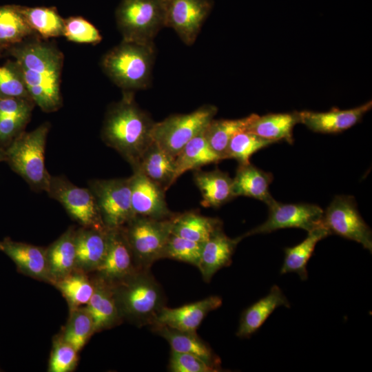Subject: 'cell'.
<instances>
[{"instance_id": "cell-1", "label": "cell", "mask_w": 372, "mask_h": 372, "mask_svg": "<svg viewBox=\"0 0 372 372\" xmlns=\"http://www.w3.org/2000/svg\"><path fill=\"white\" fill-rule=\"evenodd\" d=\"M19 64L32 99L43 112L51 113L63 105L61 93L62 52L37 35L6 50Z\"/></svg>"}, {"instance_id": "cell-2", "label": "cell", "mask_w": 372, "mask_h": 372, "mask_svg": "<svg viewBox=\"0 0 372 372\" xmlns=\"http://www.w3.org/2000/svg\"><path fill=\"white\" fill-rule=\"evenodd\" d=\"M156 122L136 103L134 92L123 91L122 99L110 105L101 129V138L116 151L133 171L154 142L152 131Z\"/></svg>"}, {"instance_id": "cell-3", "label": "cell", "mask_w": 372, "mask_h": 372, "mask_svg": "<svg viewBox=\"0 0 372 372\" xmlns=\"http://www.w3.org/2000/svg\"><path fill=\"white\" fill-rule=\"evenodd\" d=\"M154 44L122 41L102 58L101 68L123 91L149 87L155 60Z\"/></svg>"}, {"instance_id": "cell-4", "label": "cell", "mask_w": 372, "mask_h": 372, "mask_svg": "<svg viewBox=\"0 0 372 372\" xmlns=\"http://www.w3.org/2000/svg\"><path fill=\"white\" fill-rule=\"evenodd\" d=\"M50 124L45 122L23 132L5 148L6 160L35 192H47L51 174L45 166V150Z\"/></svg>"}, {"instance_id": "cell-5", "label": "cell", "mask_w": 372, "mask_h": 372, "mask_svg": "<svg viewBox=\"0 0 372 372\" xmlns=\"http://www.w3.org/2000/svg\"><path fill=\"white\" fill-rule=\"evenodd\" d=\"M121 317L141 325L152 324L164 307V294L147 269L137 270L130 277L112 285Z\"/></svg>"}, {"instance_id": "cell-6", "label": "cell", "mask_w": 372, "mask_h": 372, "mask_svg": "<svg viewBox=\"0 0 372 372\" xmlns=\"http://www.w3.org/2000/svg\"><path fill=\"white\" fill-rule=\"evenodd\" d=\"M115 17L123 41L154 44L165 27V0H121Z\"/></svg>"}, {"instance_id": "cell-7", "label": "cell", "mask_w": 372, "mask_h": 372, "mask_svg": "<svg viewBox=\"0 0 372 372\" xmlns=\"http://www.w3.org/2000/svg\"><path fill=\"white\" fill-rule=\"evenodd\" d=\"M217 111L215 105L205 104L190 113L170 115L155 123L153 141L175 158L191 139L205 131Z\"/></svg>"}, {"instance_id": "cell-8", "label": "cell", "mask_w": 372, "mask_h": 372, "mask_svg": "<svg viewBox=\"0 0 372 372\" xmlns=\"http://www.w3.org/2000/svg\"><path fill=\"white\" fill-rule=\"evenodd\" d=\"M171 218L158 220L136 215L122 227L139 269H147L156 260L163 258L171 234Z\"/></svg>"}, {"instance_id": "cell-9", "label": "cell", "mask_w": 372, "mask_h": 372, "mask_svg": "<svg viewBox=\"0 0 372 372\" xmlns=\"http://www.w3.org/2000/svg\"><path fill=\"white\" fill-rule=\"evenodd\" d=\"M88 188L96 200L107 229L123 227L134 216L131 201V178L91 179Z\"/></svg>"}, {"instance_id": "cell-10", "label": "cell", "mask_w": 372, "mask_h": 372, "mask_svg": "<svg viewBox=\"0 0 372 372\" xmlns=\"http://www.w3.org/2000/svg\"><path fill=\"white\" fill-rule=\"evenodd\" d=\"M48 196L58 201L70 216L82 227L107 229L105 227L95 197L88 187H80L64 176L51 175Z\"/></svg>"}, {"instance_id": "cell-11", "label": "cell", "mask_w": 372, "mask_h": 372, "mask_svg": "<svg viewBox=\"0 0 372 372\" xmlns=\"http://www.w3.org/2000/svg\"><path fill=\"white\" fill-rule=\"evenodd\" d=\"M322 221L331 234L355 241L372 251L371 229L360 216L353 196H335L324 211Z\"/></svg>"}, {"instance_id": "cell-12", "label": "cell", "mask_w": 372, "mask_h": 372, "mask_svg": "<svg viewBox=\"0 0 372 372\" xmlns=\"http://www.w3.org/2000/svg\"><path fill=\"white\" fill-rule=\"evenodd\" d=\"M268 207L267 220L241 236L242 238L284 228H300L308 232L323 224L324 211L316 205L283 204L275 200Z\"/></svg>"}, {"instance_id": "cell-13", "label": "cell", "mask_w": 372, "mask_h": 372, "mask_svg": "<svg viewBox=\"0 0 372 372\" xmlns=\"http://www.w3.org/2000/svg\"><path fill=\"white\" fill-rule=\"evenodd\" d=\"M212 8L211 0H165V27L187 45L196 40Z\"/></svg>"}, {"instance_id": "cell-14", "label": "cell", "mask_w": 372, "mask_h": 372, "mask_svg": "<svg viewBox=\"0 0 372 372\" xmlns=\"http://www.w3.org/2000/svg\"><path fill=\"white\" fill-rule=\"evenodd\" d=\"M133 255L122 227L107 229L105 257L96 269L99 277L114 285L130 277L137 270Z\"/></svg>"}, {"instance_id": "cell-15", "label": "cell", "mask_w": 372, "mask_h": 372, "mask_svg": "<svg viewBox=\"0 0 372 372\" xmlns=\"http://www.w3.org/2000/svg\"><path fill=\"white\" fill-rule=\"evenodd\" d=\"M131 178V201L136 216L154 219H169L174 216L167 207L165 191L139 171Z\"/></svg>"}, {"instance_id": "cell-16", "label": "cell", "mask_w": 372, "mask_h": 372, "mask_svg": "<svg viewBox=\"0 0 372 372\" xmlns=\"http://www.w3.org/2000/svg\"><path fill=\"white\" fill-rule=\"evenodd\" d=\"M221 304V298L211 296L180 307L167 308L164 306L152 325H164L181 331L196 332L205 316Z\"/></svg>"}, {"instance_id": "cell-17", "label": "cell", "mask_w": 372, "mask_h": 372, "mask_svg": "<svg viewBox=\"0 0 372 372\" xmlns=\"http://www.w3.org/2000/svg\"><path fill=\"white\" fill-rule=\"evenodd\" d=\"M372 107L370 101L359 107L341 110L333 108L328 112H299L300 123L315 132L333 134L342 132L359 123Z\"/></svg>"}, {"instance_id": "cell-18", "label": "cell", "mask_w": 372, "mask_h": 372, "mask_svg": "<svg viewBox=\"0 0 372 372\" xmlns=\"http://www.w3.org/2000/svg\"><path fill=\"white\" fill-rule=\"evenodd\" d=\"M0 251L7 255L23 273L52 283L46 249L7 237L0 241Z\"/></svg>"}, {"instance_id": "cell-19", "label": "cell", "mask_w": 372, "mask_h": 372, "mask_svg": "<svg viewBox=\"0 0 372 372\" xmlns=\"http://www.w3.org/2000/svg\"><path fill=\"white\" fill-rule=\"evenodd\" d=\"M242 236L228 237L219 229L203 243L198 268L205 281L209 282L220 269L229 266L238 243Z\"/></svg>"}, {"instance_id": "cell-20", "label": "cell", "mask_w": 372, "mask_h": 372, "mask_svg": "<svg viewBox=\"0 0 372 372\" xmlns=\"http://www.w3.org/2000/svg\"><path fill=\"white\" fill-rule=\"evenodd\" d=\"M107 244V229L82 227L76 230V269L96 271L105 257Z\"/></svg>"}, {"instance_id": "cell-21", "label": "cell", "mask_w": 372, "mask_h": 372, "mask_svg": "<svg viewBox=\"0 0 372 372\" xmlns=\"http://www.w3.org/2000/svg\"><path fill=\"white\" fill-rule=\"evenodd\" d=\"M94 292L86 309L94 323V332L109 329L121 319L112 284L99 277L94 282Z\"/></svg>"}, {"instance_id": "cell-22", "label": "cell", "mask_w": 372, "mask_h": 372, "mask_svg": "<svg viewBox=\"0 0 372 372\" xmlns=\"http://www.w3.org/2000/svg\"><path fill=\"white\" fill-rule=\"evenodd\" d=\"M280 306L289 308L290 303L278 285L269 293L246 309L241 315L236 335L247 338L256 333L272 312Z\"/></svg>"}, {"instance_id": "cell-23", "label": "cell", "mask_w": 372, "mask_h": 372, "mask_svg": "<svg viewBox=\"0 0 372 372\" xmlns=\"http://www.w3.org/2000/svg\"><path fill=\"white\" fill-rule=\"evenodd\" d=\"M194 181L201 194L200 204L205 207L217 208L235 198L233 178L218 169L209 172L196 169Z\"/></svg>"}, {"instance_id": "cell-24", "label": "cell", "mask_w": 372, "mask_h": 372, "mask_svg": "<svg viewBox=\"0 0 372 372\" xmlns=\"http://www.w3.org/2000/svg\"><path fill=\"white\" fill-rule=\"evenodd\" d=\"M273 180L271 173L266 172L250 163L239 165L233 178L234 197L247 196L260 200L269 206L275 199L269 187Z\"/></svg>"}, {"instance_id": "cell-25", "label": "cell", "mask_w": 372, "mask_h": 372, "mask_svg": "<svg viewBox=\"0 0 372 372\" xmlns=\"http://www.w3.org/2000/svg\"><path fill=\"white\" fill-rule=\"evenodd\" d=\"M154 327V331L167 341L172 351L196 355L218 371H220L219 358L198 336L196 332L181 331L164 325Z\"/></svg>"}, {"instance_id": "cell-26", "label": "cell", "mask_w": 372, "mask_h": 372, "mask_svg": "<svg viewBox=\"0 0 372 372\" xmlns=\"http://www.w3.org/2000/svg\"><path fill=\"white\" fill-rule=\"evenodd\" d=\"M165 192L175 183V158L153 142L143 153L137 169Z\"/></svg>"}, {"instance_id": "cell-27", "label": "cell", "mask_w": 372, "mask_h": 372, "mask_svg": "<svg viewBox=\"0 0 372 372\" xmlns=\"http://www.w3.org/2000/svg\"><path fill=\"white\" fill-rule=\"evenodd\" d=\"M75 234L76 229L70 227L46 249L52 284L76 269Z\"/></svg>"}, {"instance_id": "cell-28", "label": "cell", "mask_w": 372, "mask_h": 372, "mask_svg": "<svg viewBox=\"0 0 372 372\" xmlns=\"http://www.w3.org/2000/svg\"><path fill=\"white\" fill-rule=\"evenodd\" d=\"M324 224L308 231L307 238L298 245L285 249V258L280 269L281 275L294 272L302 280L308 278L307 265L313 254L316 244L331 235Z\"/></svg>"}, {"instance_id": "cell-29", "label": "cell", "mask_w": 372, "mask_h": 372, "mask_svg": "<svg viewBox=\"0 0 372 372\" xmlns=\"http://www.w3.org/2000/svg\"><path fill=\"white\" fill-rule=\"evenodd\" d=\"M171 222V234L200 243H204L214 233L223 228L220 219L192 211L174 214Z\"/></svg>"}, {"instance_id": "cell-30", "label": "cell", "mask_w": 372, "mask_h": 372, "mask_svg": "<svg viewBox=\"0 0 372 372\" xmlns=\"http://www.w3.org/2000/svg\"><path fill=\"white\" fill-rule=\"evenodd\" d=\"M297 123H300L299 112L258 115L246 131L275 142L284 140L291 144Z\"/></svg>"}, {"instance_id": "cell-31", "label": "cell", "mask_w": 372, "mask_h": 372, "mask_svg": "<svg viewBox=\"0 0 372 372\" xmlns=\"http://www.w3.org/2000/svg\"><path fill=\"white\" fill-rule=\"evenodd\" d=\"M221 160L210 147L202 132L191 139L175 157V182L187 171L196 170Z\"/></svg>"}, {"instance_id": "cell-32", "label": "cell", "mask_w": 372, "mask_h": 372, "mask_svg": "<svg viewBox=\"0 0 372 372\" xmlns=\"http://www.w3.org/2000/svg\"><path fill=\"white\" fill-rule=\"evenodd\" d=\"M34 35L37 34L28 23L21 6H0V45L6 51Z\"/></svg>"}, {"instance_id": "cell-33", "label": "cell", "mask_w": 372, "mask_h": 372, "mask_svg": "<svg viewBox=\"0 0 372 372\" xmlns=\"http://www.w3.org/2000/svg\"><path fill=\"white\" fill-rule=\"evenodd\" d=\"M258 116L251 114L238 119H213L203 132L209 145L221 159H225L229 142L236 134L246 131Z\"/></svg>"}, {"instance_id": "cell-34", "label": "cell", "mask_w": 372, "mask_h": 372, "mask_svg": "<svg viewBox=\"0 0 372 372\" xmlns=\"http://www.w3.org/2000/svg\"><path fill=\"white\" fill-rule=\"evenodd\" d=\"M21 10L37 35L47 39L63 36L64 19L54 7H25Z\"/></svg>"}, {"instance_id": "cell-35", "label": "cell", "mask_w": 372, "mask_h": 372, "mask_svg": "<svg viewBox=\"0 0 372 372\" xmlns=\"http://www.w3.org/2000/svg\"><path fill=\"white\" fill-rule=\"evenodd\" d=\"M75 270L54 284L65 298L71 309L87 304L94 292V284L85 272Z\"/></svg>"}, {"instance_id": "cell-36", "label": "cell", "mask_w": 372, "mask_h": 372, "mask_svg": "<svg viewBox=\"0 0 372 372\" xmlns=\"http://www.w3.org/2000/svg\"><path fill=\"white\" fill-rule=\"evenodd\" d=\"M94 333L92 318L86 307L71 309L62 338L79 351Z\"/></svg>"}, {"instance_id": "cell-37", "label": "cell", "mask_w": 372, "mask_h": 372, "mask_svg": "<svg viewBox=\"0 0 372 372\" xmlns=\"http://www.w3.org/2000/svg\"><path fill=\"white\" fill-rule=\"evenodd\" d=\"M274 143L276 142L243 131L231 138L228 143L225 158L235 159L239 165L248 164L253 154Z\"/></svg>"}, {"instance_id": "cell-38", "label": "cell", "mask_w": 372, "mask_h": 372, "mask_svg": "<svg viewBox=\"0 0 372 372\" xmlns=\"http://www.w3.org/2000/svg\"><path fill=\"white\" fill-rule=\"evenodd\" d=\"M0 99H32L22 71L15 60H8L0 66Z\"/></svg>"}, {"instance_id": "cell-39", "label": "cell", "mask_w": 372, "mask_h": 372, "mask_svg": "<svg viewBox=\"0 0 372 372\" xmlns=\"http://www.w3.org/2000/svg\"><path fill=\"white\" fill-rule=\"evenodd\" d=\"M203 243L171 234L165 244L163 258H170L198 267Z\"/></svg>"}, {"instance_id": "cell-40", "label": "cell", "mask_w": 372, "mask_h": 372, "mask_svg": "<svg viewBox=\"0 0 372 372\" xmlns=\"http://www.w3.org/2000/svg\"><path fill=\"white\" fill-rule=\"evenodd\" d=\"M63 36L70 41L79 43L97 44L102 40L99 30L81 17L64 19Z\"/></svg>"}, {"instance_id": "cell-41", "label": "cell", "mask_w": 372, "mask_h": 372, "mask_svg": "<svg viewBox=\"0 0 372 372\" xmlns=\"http://www.w3.org/2000/svg\"><path fill=\"white\" fill-rule=\"evenodd\" d=\"M78 352L61 337L58 338L53 344L48 371L50 372L73 371L77 364Z\"/></svg>"}, {"instance_id": "cell-42", "label": "cell", "mask_w": 372, "mask_h": 372, "mask_svg": "<svg viewBox=\"0 0 372 372\" xmlns=\"http://www.w3.org/2000/svg\"><path fill=\"white\" fill-rule=\"evenodd\" d=\"M32 114L0 116V147L6 148L25 131Z\"/></svg>"}, {"instance_id": "cell-43", "label": "cell", "mask_w": 372, "mask_h": 372, "mask_svg": "<svg viewBox=\"0 0 372 372\" xmlns=\"http://www.w3.org/2000/svg\"><path fill=\"white\" fill-rule=\"evenodd\" d=\"M169 370L172 372L218 371L196 355L171 351Z\"/></svg>"}, {"instance_id": "cell-44", "label": "cell", "mask_w": 372, "mask_h": 372, "mask_svg": "<svg viewBox=\"0 0 372 372\" xmlns=\"http://www.w3.org/2000/svg\"><path fill=\"white\" fill-rule=\"evenodd\" d=\"M6 160V152L5 148L0 147V163Z\"/></svg>"}, {"instance_id": "cell-45", "label": "cell", "mask_w": 372, "mask_h": 372, "mask_svg": "<svg viewBox=\"0 0 372 372\" xmlns=\"http://www.w3.org/2000/svg\"><path fill=\"white\" fill-rule=\"evenodd\" d=\"M6 52V49L2 47L1 45H0V56L3 54V52Z\"/></svg>"}, {"instance_id": "cell-46", "label": "cell", "mask_w": 372, "mask_h": 372, "mask_svg": "<svg viewBox=\"0 0 372 372\" xmlns=\"http://www.w3.org/2000/svg\"><path fill=\"white\" fill-rule=\"evenodd\" d=\"M1 371V370H0Z\"/></svg>"}]
</instances>
